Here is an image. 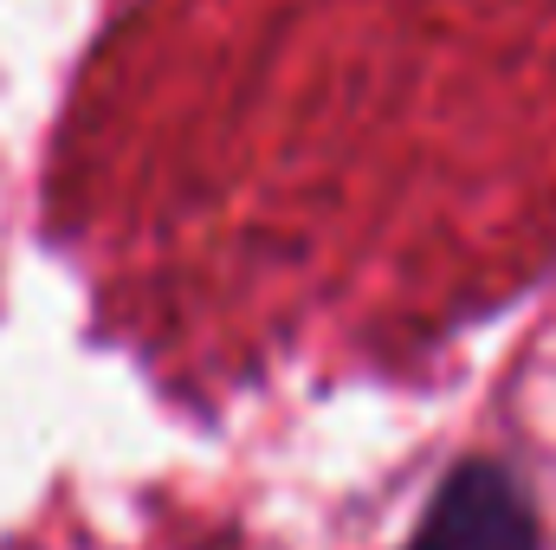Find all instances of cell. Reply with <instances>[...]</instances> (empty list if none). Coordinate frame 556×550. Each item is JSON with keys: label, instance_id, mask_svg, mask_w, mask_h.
Instances as JSON below:
<instances>
[{"label": "cell", "instance_id": "1", "mask_svg": "<svg viewBox=\"0 0 556 550\" xmlns=\"http://www.w3.org/2000/svg\"><path fill=\"white\" fill-rule=\"evenodd\" d=\"M408 550H544V518L511 466L466 460L433 486Z\"/></svg>", "mask_w": 556, "mask_h": 550}]
</instances>
